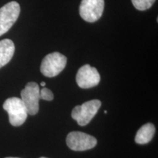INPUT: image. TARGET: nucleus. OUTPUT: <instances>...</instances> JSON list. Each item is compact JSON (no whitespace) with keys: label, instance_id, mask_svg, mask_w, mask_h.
Masks as SVG:
<instances>
[{"label":"nucleus","instance_id":"obj_1","mask_svg":"<svg viewBox=\"0 0 158 158\" xmlns=\"http://www.w3.org/2000/svg\"><path fill=\"white\" fill-rule=\"evenodd\" d=\"M3 108L9 115V121L13 126L19 127L22 125L27 120V108L22 100L18 98L7 99L3 104Z\"/></svg>","mask_w":158,"mask_h":158},{"label":"nucleus","instance_id":"obj_2","mask_svg":"<svg viewBox=\"0 0 158 158\" xmlns=\"http://www.w3.org/2000/svg\"><path fill=\"white\" fill-rule=\"evenodd\" d=\"M66 64V56L59 52H53L43 59L40 71L45 76L52 78L60 73L64 69Z\"/></svg>","mask_w":158,"mask_h":158},{"label":"nucleus","instance_id":"obj_3","mask_svg":"<svg viewBox=\"0 0 158 158\" xmlns=\"http://www.w3.org/2000/svg\"><path fill=\"white\" fill-rule=\"evenodd\" d=\"M101 106V102L99 100H92L77 106L72 111V118L81 126L88 124L98 113Z\"/></svg>","mask_w":158,"mask_h":158},{"label":"nucleus","instance_id":"obj_4","mask_svg":"<svg viewBox=\"0 0 158 158\" xmlns=\"http://www.w3.org/2000/svg\"><path fill=\"white\" fill-rule=\"evenodd\" d=\"M19 4L16 2H10L0 8V36L10 30L19 17Z\"/></svg>","mask_w":158,"mask_h":158},{"label":"nucleus","instance_id":"obj_5","mask_svg":"<svg viewBox=\"0 0 158 158\" xmlns=\"http://www.w3.org/2000/svg\"><path fill=\"white\" fill-rule=\"evenodd\" d=\"M104 10V0H82L79 13L84 21L93 23L102 16Z\"/></svg>","mask_w":158,"mask_h":158},{"label":"nucleus","instance_id":"obj_6","mask_svg":"<svg viewBox=\"0 0 158 158\" xmlns=\"http://www.w3.org/2000/svg\"><path fill=\"white\" fill-rule=\"evenodd\" d=\"M21 100L27 108V113L35 115L39 110L40 87L35 82H29L21 92Z\"/></svg>","mask_w":158,"mask_h":158},{"label":"nucleus","instance_id":"obj_7","mask_svg":"<svg viewBox=\"0 0 158 158\" xmlns=\"http://www.w3.org/2000/svg\"><path fill=\"white\" fill-rule=\"evenodd\" d=\"M66 143L73 151H86L94 148L98 141L93 136L81 132H71L67 136Z\"/></svg>","mask_w":158,"mask_h":158},{"label":"nucleus","instance_id":"obj_8","mask_svg":"<svg viewBox=\"0 0 158 158\" xmlns=\"http://www.w3.org/2000/svg\"><path fill=\"white\" fill-rule=\"evenodd\" d=\"M100 76L95 68L85 64L79 69L76 75V82L79 87L89 89L98 85Z\"/></svg>","mask_w":158,"mask_h":158},{"label":"nucleus","instance_id":"obj_9","mask_svg":"<svg viewBox=\"0 0 158 158\" xmlns=\"http://www.w3.org/2000/svg\"><path fill=\"white\" fill-rule=\"evenodd\" d=\"M14 52L15 45L13 41L9 39H5L0 41V68L11 60Z\"/></svg>","mask_w":158,"mask_h":158},{"label":"nucleus","instance_id":"obj_10","mask_svg":"<svg viewBox=\"0 0 158 158\" xmlns=\"http://www.w3.org/2000/svg\"><path fill=\"white\" fill-rule=\"evenodd\" d=\"M155 133V127L152 123H147L138 130L135 141L138 144H146L152 139Z\"/></svg>","mask_w":158,"mask_h":158},{"label":"nucleus","instance_id":"obj_11","mask_svg":"<svg viewBox=\"0 0 158 158\" xmlns=\"http://www.w3.org/2000/svg\"><path fill=\"white\" fill-rule=\"evenodd\" d=\"M131 1L136 9L143 11L149 9L155 3V0H131Z\"/></svg>","mask_w":158,"mask_h":158},{"label":"nucleus","instance_id":"obj_12","mask_svg":"<svg viewBox=\"0 0 158 158\" xmlns=\"http://www.w3.org/2000/svg\"><path fill=\"white\" fill-rule=\"evenodd\" d=\"M40 98L42 100L51 101L54 99V94L50 89L43 87L42 89L40 90Z\"/></svg>","mask_w":158,"mask_h":158},{"label":"nucleus","instance_id":"obj_13","mask_svg":"<svg viewBox=\"0 0 158 158\" xmlns=\"http://www.w3.org/2000/svg\"><path fill=\"white\" fill-rule=\"evenodd\" d=\"M40 85H41V86H45V82H42V83H41V84H40Z\"/></svg>","mask_w":158,"mask_h":158},{"label":"nucleus","instance_id":"obj_14","mask_svg":"<svg viewBox=\"0 0 158 158\" xmlns=\"http://www.w3.org/2000/svg\"><path fill=\"white\" fill-rule=\"evenodd\" d=\"M5 158H19V157H5Z\"/></svg>","mask_w":158,"mask_h":158},{"label":"nucleus","instance_id":"obj_15","mask_svg":"<svg viewBox=\"0 0 158 158\" xmlns=\"http://www.w3.org/2000/svg\"><path fill=\"white\" fill-rule=\"evenodd\" d=\"M40 158H47V157H40Z\"/></svg>","mask_w":158,"mask_h":158}]
</instances>
